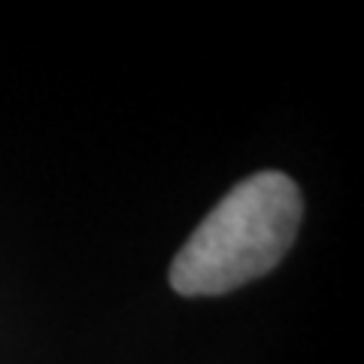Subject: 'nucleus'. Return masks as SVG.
Masks as SVG:
<instances>
[{
    "instance_id": "obj_1",
    "label": "nucleus",
    "mask_w": 364,
    "mask_h": 364,
    "mask_svg": "<svg viewBox=\"0 0 364 364\" xmlns=\"http://www.w3.org/2000/svg\"><path fill=\"white\" fill-rule=\"evenodd\" d=\"M301 215V191L286 173L264 170L243 179L176 252L170 286L186 298H200L264 277L294 243Z\"/></svg>"
}]
</instances>
